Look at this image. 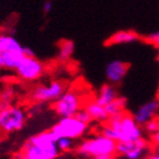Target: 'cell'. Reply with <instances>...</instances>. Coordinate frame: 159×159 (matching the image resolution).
Returning <instances> with one entry per match:
<instances>
[{"instance_id": "cell-1", "label": "cell", "mask_w": 159, "mask_h": 159, "mask_svg": "<svg viewBox=\"0 0 159 159\" xmlns=\"http://www.w3.org/2000/svg\"><path fill=\"white\" fill-rule=\"evenodd\" d=\"M101 134L117 143L134 141L143 137L140 125L136 121L134 116L126 112L110 117L108 124L101 128Z\"/></svg>"}, {"instance_id": "cell-2", "label": "cell", "mask_w": 159, "mask_h": 159, "mask_svg": "<svg viewBox=\"0 0 159 159\" xmlns=\"http://www.w3.org/2000/svg\"><path fill=\"white\" fill-rule=\"evenodd\" d=\"M60 152L57 146V137L49 130L30 137L18 157L26 159H53L57 158Z\"/></svg>"}, {"instance_id": "cell-3", "label": "cell", "mask_w": 159, "mask_h": 159, "mask_svg": "<svg viewBox=\"0 0 159 159\" xmlns=\"http://www.w3.org/2000/svg\"><path fill=\"white\" fill-rule=\"evenodd\" d=\"M78 155L96 159H110L117 156V141L107 136L97 135L82 141L77 148Z\"/></svg>"}, {"instance_id": "cell-4", "label": "cell", "mask_w": 159, "mask_h": 159, "mask_svg": "<svg viewBox=\"0 0 159 159\" xmlns=\"http://www.w3.org/2000/svg\"><path fill=\"white\" fill-rule=\"evenodd\" d=\"M88 129V124L81 121L77 117H61L60 120L56 125L52 126L51 131L57 138L69 137L72 139H77L85 135Z\"/></svg>"}, {"instance_id": "cell-5", "label": "cell", "mask_w": 159, "mask_h": 159, "mask_svg": "<svg viewBox=\"0 0 159 159\" xmlns=\"http://www.w3.org/2000/svg\"><path fill=\"white\" fill-rule=\"evenodd\" d=\"M26 112L21 108L10 106L0 109V130L6 134L22 129L26 124Z\"/></svg>"}, {"instance_id": "cell-6", "label": "cell", "mask_w": 159, "mask_h": 159, "mask_svg": "<svg viewBox=\"0 0 159 159\" xmlns=\"http://www.w3.org/2000/svg\"><path fill=\"white\" fill-rule=\"evenodd\" d=\"M81 109V99L74 90L65 91L57 100H55L53 110L59 117L75 116Z\"/></svg>"}, {"instance_id": "cell-7", "label": "cell", "mask_w": 159, "mask_h": 159, "mask_svg": "<svg viewBox=\"0 0 159 159\" xmlns=\"http://www.w3.org/2000/svg\"><path fill=\"white\" fill-rule=\"evenodd\" d=\"M149 143L143 137L134 141L117 143V156L128 159H138L149 156Z\"/></svg>"}, {"instance_id": "cell-8", "label": "cell", "mask_w": 159, "mask_h": 159, "mask_svg": "<svg viewBox=\"0 0 159 159\" xmlns=\"http://www.w3.org/2000/svg\"><path fill=\"white\" fill-rule=\"evenodd\" d=\"M17 75L26 81H34L43 74V65L34 56H25L16 68Z\"/></svg>"}, {"instance_id": "cell-9", "label": "cell", "mask_w": 159, "mask_h": 159, "mask_svg": "<svg viewBox=\"0 0 159 159\" xmlns=\"http://www.w3.org/2000/svg\"><path fill=\"white\" fill-rule=\"evenodd\" d=\"M65 93V85L61 81L55 80L49 85H43L37 87L32 93V99L36 102L55 101Z\"/></svg>"}, {"instance_id": "cell-10", "label": "cell", "mask_w": 159, "mask_h": 159, "mask_svg": "<svg viewBox=\"0 0 159 159\" xmlns=\"http://www.w3.org/2000/svg\"><path fill=\"white\" fill-rule=\"evenodd\" d=\"M159 111V100L158 99H152L148 102L141 105L139 108L133 115L136 121L140 126H145L148 121L154 119L156 115Z\"/></svg>"}, {"instance_id": "cell-11", "label": "cell", "mask_w": 159, "mask_h": 159, "mask_svg": "<svg viewBox=\"0 0 159 159\" xmlns=\"http://www.w3.org/2000/svg\"><path fill=\"white\" fill-rule=\"evenodd\" d=\"M128 69H129V65L125 61H110L106 67V77L108 81L111 84H119L126 77Z\"/></svg>"}, {"instance_id": "cell-12", "label": "cell", "mask_w": 159, "mask_h": 159, "mask_svg": "<svg viewBox=\"0 0 159 159\" xmlns=\"http://www.w3.org/2000/svg\"><path fill=\"white\" fill-rule=\"evenodd\" d=\"M85 109L89 112L91 119L96 120V121L105 122V121H108L109 118H110L106 108H105V106L100 105V103L97 102L96 100L89 101L85 106Z\"/></svg>"}, {"instance_id": "cell-13", "label": "cell", "mask_w": 159, "mask_h": 159, "mask_svg": "<svg viewBox=\"0 0 159 159\" xmlns=\"http://www.w3.org/2000/svg\"><path fill=\"white\" fill-rule=\"evenodd\" d=\"M139 39V36L135 31L131 30H121L116 34H114L108 40V43L110 45H121V43H135L136 40Z\"/></svg>"}, {"instance_id": "cell-14", "label": "cell", "mask_w": 159, "mask_h": 159, "mask_svg": "<svg viewBox=\"0 0 159 159\" xmlns=\"http://www.w3.org/2000/svg\"><path fill=\"white\" fill-rule=\"evenodd\" d=\"M117 97H118V93H117L116 88L112 85L106 84L100 88V90L97 95V98H96V101L102 105V106H106L109 102L115 100Z\"/></svg>"}, {"instance_id": "cell-15", "label": "cell", "mask_w": 159, "mask_h": 159, "mask_svg": "<svg viewBox=\"0 0 159 159\" xmlns=\"http://www.w3.org/2000/svg\"><path fill=\"white\" fill-rule=\"evenodd\" d=\"M0 46L3 52H24V47L20 43L8 34H0Z\"/></svg>"}, {"instance_id": "cell-16", "label": "cell", "mask_w": 159, "mask_h": 159, "mask_svg": "<svg viewBox=\"0 0 159 159\" xmlns=\"http://www.w3.org/2000/svg\"><path fill=\"white\" fill-rule=\"evenodd\" d=\"M126 105H127V100L124 97H119L118 96L115 100H112L111 102H109L108 105H106L105 108H106L109 117H112V116H116V115L125 112Z\"/></svg>"}, {"instance_id": "cell-17", "label": "cell", "mask_w": 159, "mask_h": 159, "mask_svg": "<svg viewBox=\"0 0 159 159\" xmlns=\"http://www.w3.org/2000/svg\"><path fill=\"white\" fill-rule=\"evenodd\" d=\"M75 50V45L70 40H64L59 46L58 51V58L61 61H66L71 58L72 53Z\"/></svg>"}, {"instance_id": "cell-18", "label": "cell", "mask_w": 159, "mask_h": 159, "mask_svg": "<svg viewBox=\"0 0 159 159\" xmlns=\"http://www.w3.org/2000/svg\"><path fill=\"white\" fill-rule=\"evenodd\" d=\"M74 140L75 139L69 137H59L57 138V146L61 152H67L71 150V148L74 147Z\"/></svg>"}, {"instance_id": "cell-19", "label": "cell", "mask_w": 159, "mask_h": 159, "mask_svg": "<svg viewBox=\"0 0 159 159\" xmlns=\"http://www.w3.org/2000/svg\"><path fill=\"white\" fill-rule=\"evenodd\" d=\"M13 97V91L11 88H7L0 95V109L6 108L10 105V101Z\"/></svg>"}, {"instance_id": "cell-20", "label": "cell", "mask_w": 159, "mask_h": 159, "mask_svg": "<svg viewBox=\"0 0 159 159\" xmlns=\"http://www.w3.org/2000/svg\"><path fill=\"white\" fill-rule=\"evenodd\" d=\"M75 117H77L78 119L79 120H81V121H84V122H86V124H89V122L91 121V117H90V115H89V112L86 110L85 108L84 109H80L79 111L77 112V114L75 115Z\"/></svg>"}, {"instance_id": "cell-21", "label": "cell", "mask_w": 159, "mask_h": 159, "mask_svg": "<svg viewBox=\"0 0 159 159\" xmlns=\"http://www.w3.org/2000/svg\"><path fill=\"white\" fill-rule=\"evenodd\" d=\"M145 128H146V130L149 134H154L155 131H157L159 129V120L156 119V118L151 119L150 121H148L145 125Z\"/></svg>"}, {"instance_id": "cell-22", "label": "cell", "mask_w": 159, "mask_h": 159, "mask_svg": "<svg viewBox=\"0 0 159 159\" xmlns=\"http://www.w3.org/2000/svg\"><path fill=\"white\" fill-rule=\"evenodd\" d=\"M146 41L152 43L155 46H159V30L156 32H152V34H148L146 37Z\"/></svg>"}, {"instance_id": "cell-23", "label": "cell", "mask_w": 159, "mask_h": 159, "mask_svg": "<svg viewBox=\"0 0 159 159\" xmlns=\"http://www.w3.org/2000/svg\"><path fill=\"white\" fill-rule=\"evenodd\" d=\"M52 7H53L52 1H50V0H47V1H45V3H43V12H45V13L50 12V11L52 10Z\"/></svg>"}, {"instance_id": "cell-24", "label": "cell", "mask_w": 159, "mask_h": 159, "mask_svg": "<svg viewBox=\"0 0 159 159\" xmlns=\"http://www.w3.org/2000/svg\"><path fill=\"white\" fill-rule=\"evenodd\" d=\"M151 141L155 145H159V129L157 131H155L154 134H151Z\"/></svg>"}, {"instance_id": "cell-25", "label": "cell", "mask_w": 159, "mask_h": 159, "mask_svg": "<svg viewBox=\"0 0 159 159\" xmlns=\"http://www.w3.org/2000/svg\"><path fill=\"white\" fill-rule=\"evenodd\" d=\"M148 157H150V158H152V159H159V145H157L154 152L149 155Z\"/></svg>"}, {"instance_id": "cell-26", "label": "cell", "mask_w": 159, "mask_h": 159, "mask_svg": "<svg viewBox=\"0 0 159 159\" xmlns=\"http://www.w3.org/2000/svg\"><path fill=\"white\" fill-rule=\"evenodd\" d=\"M24 53L25 56H34V52L28 47H24Z\"/></svg>"}, {"instance_id": "cell-27", "label": "cell", "mask_w": 159, "mask_h": 159, "mask_svg": "<svg viewBox=\"0 0 159 159\" xmlns=\"http://www.w3.org/2000/svg\"><path fill=\"white\" fill-rule=\"evenodd\" d=\"M2 55H3V51H2V49H1V46H0V68H1V67H3Z\"/></svg>"}, {"instance_id": "cell-28", "label": "cell", "mask_w": 159, "mask_h": 159, "mask_svg": "<svg viewBox=\"0 0 159 159\" xmlns=\"http://www.w3.org/2000/svg\"><path fill=\"white\" fill-rule=\"evenodd\" d=\"M157 48H158V51H159V46H157Z\"/></svg>"}, {"instance_id": "cell-29", "label": "cell", "mask_w": 159, "mask_h": 159, "mask_svg": "<svg viewBox=\"0 0 159 159\" xmlns=\"http://www.w3.org/2000/svg\"><path fill=\"white\" fill-rule=\"evenodd\" d=\"M158 62H159V57H158Z\"/></svg>"}]
</instances>
